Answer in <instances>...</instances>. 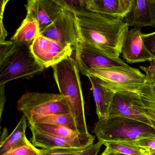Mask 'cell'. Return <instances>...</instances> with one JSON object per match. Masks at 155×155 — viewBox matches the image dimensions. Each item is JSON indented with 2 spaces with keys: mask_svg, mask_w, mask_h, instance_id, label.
Masks as SVG:
<instances>
[{
  "mask_svg": "<svg viewBox=\"0 0 155 155\" xmlns=\"http://www.w3.org/2000/svg\"><path fill=\"white\" fill-rule=\"evenodd\" d=\"M81 44L92 51L120 58L129 26L122 20L85 11L75 12Z\"/></svg>",
  "mask_w": 155,
  "mask_h": 155,
  "instance_id": "obj_1",
  "label": "cell"
},
{
  "mask_svg": "<svg viewBox=\"0 0 155 155\" xmlns=\"http://www.w3.org/2000/svg\"><path fill=\"white\" fill-rule=\"evenodd\" d=\"M27 118L23 115L12 133L1 142L0 155H6L13 147L23 139L26 136Z\"/></svg>",
  "mask_w": 155,
  "mask_h": 155,
  "instance_id": "obj_19",
  "label": "cell"
},
{
  "mask_svg": "<svg viewBox=\"0 0 155 155\" xmlns=\"http://www.w3.org/2000/svg\"><path fill=\"white\" fill-rule=\"evenodd\" d=\"M102 145V142L99 141L96 144H93L83 150L80 155H97Z\"/></svg>",
  "mask_w": 155,
  "mask_h": 155,
  "instance_id": "obj_29",
  "label": "cell"
},
{
  "mask_svg": "<svg viewBox=\"0 0 155 155\" xmlns=\"http://www.w3.org/2000/svg\"><path fill=\"white\" fill-rule=\"evenodd\" d=\"M17 107L30 125L48 115L70 113L66 100L60 94L27 92L18 101Z\"/></svg>",
  "mask_w": 155,
  "mask_h": 155,
  "instance_id": "obj_5",
  "label": "cell"
},
{
  "mask_svg": "<svg viewBox=\"0 0 155 155\" xmlns=\"http://www.w3.org/2000/svg\"><path fill=\"white\" fill-rule=\"evenodd\" d=\"M103 145L107 147L126 155H150V152L147 150L132 145L129 142L105 141Z\"/></svg>",
  "mask_w": 155,
  "mask_h": 155,
  "instance_id": "obj_20",
  "label": "cell"
},
{
  "mask_svg": "<svg viewBox=\"0 0 155 155\" xmlns=\"http://www.w3.org/2000/svg\"><path fill=\"white\" fill-rule=\"evenodd\" d=\"M30 127L32 133L31 143L42 149L64 148L84 150L93 145L95 138L91 134L80 135L75 138L57 137L39 130L33 125H30Z\"/></svg>",
  "mask_w": 155,
  "mask_h": 155,
  "instance_id": "obj_10",
  "label": "cell"
},
{
  "mask_svg": "<svg viewBox=\"0 0 155 155\" xmlns=\"http://www.w3.org/2000/svg\"><path fill=\"white\" fill-rule=\"evenodd\" d=\"M83 150L79 149L64 148L41 149L42 155H80Z\"/></svg>",
  "mask_w": 155,
  "mask_h": 155,
  "instance_id": "obj_25",
  "label": "cell"
},
{
  "mask_svg": "<svg viewBox=\"0 0 155 155\" xmlns=\"http://www.w3.org/2000/svg\"><path fill=\"white\" fill-rule=\"evenodd\" d=\"M133 0H87V10L122 20L131 8Z\"/></svg>",
  "mask_w": 155,
  "mask_h": 155,
  "instance_id": "obj_15",
  "label": "cell"
},
{
  "mask_svg": "<svg viewBox=\"0 0 155 155\" xmlns=\"http://www.w3.org/2000/svg\"><path fill=\"white\" fill-rule=\"evenodd\" d=\"M89 74L101 79L115 93L124 91L138 93L146 81L145 74L130 67L90 70L85 75Z\"/></svg>",
  "mask_w": 155,
  "mask_h": 155,
  "instance_id": "obj_6",
  "label": "cell"
},
{
  "mask_svg": "<svg viewBox=\"0 0 155 155\" xmlns=\"http://www.w3.org/2000/svg\"><path fill=\"white\" fill-rule=\"evenodd\" d=\"M31 49L36 59L45 69L71 57L74 51L71 46L40 35L32 42Z\"/></svg>",
  "mask_w": 155,
  "mask_h": 155,
  "instance_id": "obj_9",
  "label": "cell"
},
{
  "mask_svg": "<svg viewBox=\"0 0 155 155\" xmlns=\"http://www.w3.org/2000/svg\"><path fill=\"white\" fill-rule=\"evenodd\" d=\"M101 155H126L124 154H121L119 152H117L112 150L108 148H106V149L104 150V152L102 153Z\"/></svg>",
  "mask_w": 155,
  "mask_h": 155,
  "instance_id": "obj_32",
  "label": "cell"
},
{
  "mask_svg": "<svg viewBox=\"0 0 155 155\" xmlns=\"http://www.w3.org/2000/svg\"><path fill=\"white\" fill-rule=\"evenodd\" d=\"M93 132L102 142H127L155 137V129L152 126L123 117L98 120L94 125Z\"/></svg>",
  "mask_w": 155,
  "mask_h": 155,
  "instance_id": "obj_4",
  "label": "cell"
},
{
  "mask_svg": "<svg viewBox=\"0 0 155 155\" xmlns=\"http://www.w3.org/2000/svg\"><path fill=\"white\" fill-rule=\"evenodd\" d=\"M40 35L71 46L75 51L81 42L76 14L68 10H64Z\"/></svg>",
  "mask_w": 155,
  "mask_h": 155,
  "instance_id": "obj_7",
  "label": "cell"
},
{
  "mask_svg": "<svg viewBox=\"0 0 155 155\" xmlns=\"http://www.w3.org/2000/svg\"><path fill=\"white\" fill-rule=\"evenodd\" d=\"M140 68L145 72L146 81L138 94L146 108L155 111V61H150L147 67Z\"/></svg>",
  "mask_w": 155,
  "mask_h": 155,
  "instance_id": "obj_17",
  "label": "cell"
},
{
  "mask_svg": "<svg viewBox=\"0 0 155 155\" xmlns=\"http://www.w3.org/2000/svg\"><path fill=\"white\" fill-rule=\"evenodd\" d=\"M26 8V16L37 21L40 33L53 23L65 10L58 0H29Z\"/></svg>",
  "mask_w": 155,
  "mask_h": 155,
  "instance_id": "obj_12",
  "label": "cell"
},
{
  "mask_svg": "<svg viewBox=\"0 0 155 155\" xmlns=\"http://www.w3.org/2000/svg\"><path fill=\"white\" fill-rule=\"evenodd\" d=\"M150 155H155V153H152V154H150Z\"/></svg>",
  "mask_w": 155,
  "mask_h": 155,
  "instance_id": "obj_33",
  "label": "cell"
},
{
  "mask_svg": "<svg viewBox=\"0 0 155 155\" xmlns=\"http://www.w3.org/2000/svg\"><path fill=\"white\" fill-rule=\"evenodd\" d=\"M132 145L146 149L150 154L155 152V137L143 138L138 140L127 141Z\"/></svg>",
  "mask_w": 155,
  "mask_h": 155,
  "instance_id": "obj_26",
  "label": "cell"
},
{
  "mask_svg": "<svg viewBox=\"0 0 155 155\" xmlns=\"http://www.w3.org/2000/svg\"><path fill=\"white\" fill-rule=\"evenodd\" d=\"M147 110L137 93L117 92L113 97L107 117H123L152 126L150 120L146 116Z\"/></svg>",
  "mask_w": 155,
  "mask_h": 155,
  "instance_id": "obj_8",
  "label": "cell"
},
{
  "mask_svg": "<svg viewBox=\"0 0 155 155\" xmlns=\"http://www.w3.org/2000/svg\"><path fill=\"white\" fill-rule=\"evenodd\" d=\"M1 86V101H0V116L1 118L2 116V112L4 110V105L6 101V97L4 94V86L5 85H2Z\"/></svg>",
  "mask_w": 155,
  "mask_h": 155,
  "instance_id": "obj_30",
  "label": "cell"
},
{
  "mask_svg": "<svg viewBox=\"0 0 155 155\" xmlns=\"http://www.w3.org/2000/svg\"><path fill=\"white\" fill-rule=\"evenodd\" d=\"M31 45L14 42L10 51L0 58V86L19 78L31 79L44 71L45 68L32 53Z\"/></svg>",
  "mask_w": 155,
  "mask_h": 155,
  "instance_id": "obj_3",
  "label": "cell"
},
{
  "mask_svg": "<svg viewBox=\"0 0 155 155\" xmlns=\"http://www.w3.org/2000/svg\"><path fill=\"white\" fill-rule=\"evenodd\" d=\"M6 155H42L41 149L37 148L25 137Z\"/></svg>",
  "mask_w": 155,
  "mask_h": 155,
  "instance_id": "obj_23",
  "label": "cell"
},
{
  "mask_svg": "<svg viewBox=\"0 0 155 155\" xmlns=\"http://www.w3.org/2000/svg\"><path fill=\"white\" fill-rule=\"evenodd\" d=\"M75 59L80 72L85 75L90 70L108 68H128L130 67L124 61L112 59L92 51L80 43L75 51Z\"/></svg>",
  "mask_w": 155,
  "mask_h": 155,
  "instance_id": "obj_11",
  "label": "cell"
},
{
  "mask_svg": "<svg viewBox=\"0 0 155 155\" xmlns=\"http://www.w3.org/2000/svg\"><path fill=\"white\" fill-rule=\"evenodd\" d=\"M38 25L35 20L26 16L11 40L15 42L31 44L40 35Z\"/></svg>",
  "mask_w": 155,
  "mask_h": 155,
  "instance_id": "obj_18",
  "label": "cell"
},
{
  "mask_svg": "<svg viewBox=\"0 0 155 155\" xmlns=\"http://www.w3.org/2000/svg\"><path fill=\"white\" fill-rule=\"evenodd\" d=\"M146 116L150 120L152 127L155 129V111L147 109Z\"/></svg>",
  "mask_w": 155,
  "mask_h": 155,
  "instance_id": "obj_31",
  "label": "cell"
},
{
  "mask_svg": "<svg viewBox=\"0 0 155 155\" xmlns=\"http://www.w3.org/2000/svg\"><path fill=\"white\" fill-rule=\"evenodd\" d=\"M122 20L129 27H155V0H133L130 10Z\"/></svg>",
  "mask_w": 155,
  "mask_h": 155,
  "instance_id": "obj_14",
  "label": "cell"
},
{
  "mask_svg": "<svg viewBox=\"0 0 155 155\" xmlns=\"http://www.w3.org/2000/svg\"><path fill=\"white\" fill-rule=\"evenodd\" d=\"M140 28L129 30L121 48L123 58L129 63H139L155 61L153 56L147 48L142 38Z\"/></svg>",
  "mask_w": 155,
  "mask_h": 155,
  "instance_id": "obj_13",
  "label": "cell"
},
{
  "mask_svg": "<svg viewBox=\"0 0 155 155\" xmlns=\"http://www.w3.org/2000/svg\"><path fill=\"white\" fill-rule=\"evenodd\" d=\"M38 123L62 126L78 132L75 120L70 113L51 114L45 116L38 120L35 124Z\"/></svg>",
  "mask_w": 155,
  "mask_h": 155,
  "instance_id": "obj_21",
  "label": "cell"
},
{
  "mask_svg": "<svg viewBox=\"0 0 155 155\" xmlns=\"http://www.w3.org/2000/svg\"><path fill=\"white\" fill-rule=\"evenodd\" d=\"M31 125H33L36 128L42 132L57 137L75 138L81 135L77 131L62 126L41 123Z\"/></svg>",
  "mask_w": 155,
  "mask_h": 155,
  "instance_id": "obj_22",
  "label": "cell"
},
{
  "mask_svg": "<svg viewBox=\"0 0 155 155\" xmlns=\"http://www.w3.org/2000/svg\"><path fill=\"white\" fill-rule=\"evenodd\" d=\"M52 68L54 79L74 118L78 132L81 135H89L85 117L80 71L76 59L69 57Z\"/></svg>",
  "mask_w": 155,
  "mask_h": 155,
  "instance_id": "obj_2",
  "label": "cell"
},
{
  "mask_svg": "<svg viewBox=\"0 0 155 155\" xmlns=\"http://www.w3.org/2000/svg\"><path fill=\"white\" fill-rule=\"evenodd\" d=\"M59 3L64 8L74 12H81L87 10V0H77V1H66L58 0Z\"/></svg>",
  "mask_w": 155,
  "mask_h": 155,
  "instance_id": "obj_24",
  "label": "cell"
},
{
  "mask_svg": "<svg viewBox=\"0 0 155 155\" xmlns=\"http://www.w3.org/2000/svg\"><path fill=\"white\" fill-rule=\"evenodd\" d=\"M9 0L5 1L2 0L1 1V35H0V41H3L6 40V37L8 36V32L6 31L5 27L3 24V16L4 14V10L5 7L7 5Z\"/></svg>",
  "mask_w": 155,
  "mask_h": 155,
  "instance_id": "obj_28",
  "label": "cell"
},
{
  "mask_svg": "<svg viewBox=\"0 0 155 155\" xmlns=\"http://www.w3.org/2000/svg\"><path fill=\"white\" fill-rule=\"evenodd\" d=\"M142 38L149 51L155 57V31L142 34Z\"/></svg>",
  "mask_w": 155,
  "mask_h": 155,
  "instance_id": "obj_27",
  "label": "cell"
},
{
  "mask_svg": "<svg viewBox=\"0 0 155 155\" xmlns=\"http://www.w3.org/2000/svg\"><path fill=\"white\" fill-rule=\"evenodd\" d=\"M87 77L91 83L99 120L107 117L115 93L100 78L91 74L87 75Z\"/></svg>",
  "mask_w": 155,
  "mask_h": 155,
  "instance_id": "obj_16",
  "label": "cell"
}]
</instances>
